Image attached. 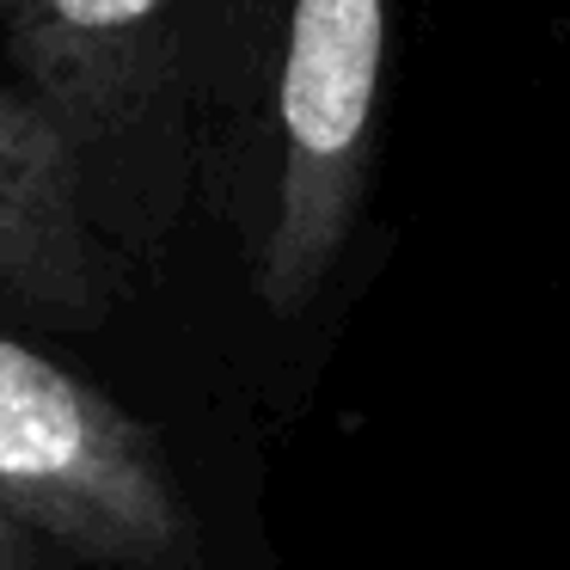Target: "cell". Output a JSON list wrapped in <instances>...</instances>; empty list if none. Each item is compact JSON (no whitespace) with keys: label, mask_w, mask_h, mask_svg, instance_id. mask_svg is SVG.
Here are the masks:
<instances>
[{"label":"cell","mask_w":570,"mask_h":570,"mask_svg":"<svg viewBox=\"0 0 570 570\" xmlns=\"http://www.w3.org/2000/svg\"><path fill=\"white\" fill-rule=\"evenodd\" d=\"M0 509L80 570H203L209 558L160 435L19 337H0Z\"/></svg>","instance_id":"obj_2"},{"label":"cell","mask_w":570,"mask_h":570,"mask_svg":"<svg viewBox=\"0 0 570 570\" xmlns=\"http://www.w3.org/2000/svg\"><path fill=\"white\" fill-rule=\"evenodd\" d=\"M0 570H80L56 540H43L38 528H26L19 515L0 509Z\"/></svg>","instance_id":"obj_5"},{"label":"cell","mask_w":570,"mask_h":570,"mask_svg":"<svg viewBox=\"0 0 570 570\" xmlns=\"http://www.w3.org/2000/svg\"><path fill=\"white\" fill-rule=\"evenodd\" d=\"M399 0H283L264 80L252 288L276 325L332 288L368 203Z\"/></svg>","instance_id":"obj_1"},{"label":"cell","mask_w":570,"mask_h":570,"mask_svg":"<svg viewBox=\"0 0 570 570\" xmlns=\"http://www.w3.org/2000/svg\"><path fill=\"white\" fill-rule=\"evenodd\" d=\"M227 0H19L0 43L13 87L75 148L99 227L129 203V166L173 141Z\"/></svg>","instance_id":"obj_3"},{"label":"cell","mask_w":570,"mask_h":570,"mask_svg":"<svg viewBox=\"0 0 570 570\" xmlns=\"http://www.w3.org/2000/svg\"><path fill=\"white\" fill-rule=\"evenodd\" d=\"M0 295L62 320L117 301V258L75 148L19 87H0Z\"/></svg>","instance_id":"obj_4"}]
</instances>
